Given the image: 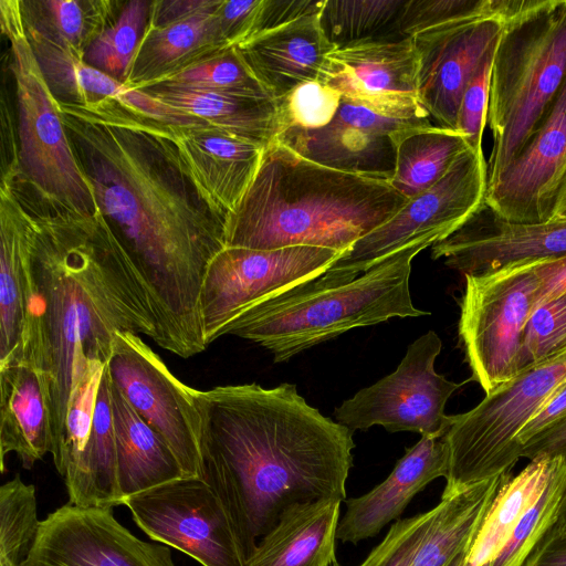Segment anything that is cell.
Returning <instances> with one entry per match:
<instances>
[{
	"mask_svg": "<svg viewBox=\"0 0 566 566\" xmlns=\"http://www.w3.org/2000/svg\"><path fill=\"white\" fill-rule=\"evenodd\" d=\"M59 103L98 210L147 296L156 344L189 358L207 348L200 291L224 221L196 191L167 125L119 103Z\"/></svg>",
	"mask_w": 566,
	"mask_h": 566,
	"instance_id": "6da1fadb",
	"label": "cell"
},
{
	"mask_svg": "<svg viewBox=\"0 0 566 566\" xmlns=\"http://www.w3.org/2000/svg\"><path fill=\"white\" fill-rule=\"evenodd\" d=\"M13 186L34 223L20 363L44 375L54 463L64 446L74 377L91 360L107 364L117 333L156 342L157 332L147 296L102 212H72L41 200L21 184Z\"/></svg>",
	"mask_w": 566,
	"mask_h": 566,
	"instance_id": "7a4b0ae2",
	"label": "cell"
},
{
	"mask_svg": "<svg viewBox=\"0 0 566 566\" xmlns=\"http://www.w3.org/2000/svg\"><path fill=\"white\" fill-rule=\"evenodd\" d=\"M202 479L235 524L247 556L290 506L346 497L353 431L292 384L193 389Z\"/></svg>",
	"mask_w": 566,
	"mask_h": 566,
	"instance_id": "3957f363",
	"label": "cell"
},
{
	"mask_svg": "<svg viewBox=\"0 0 566 566\" xmlns=\"http://www.w3.org/2000/svg\"><path fill=\"white\" fill-rule=\"evenodd\" d=\"M408 201L388 180L331 168L275 140L224 220L226 247L311 245L345 253Z\"/></svg>",
	"mask_w": 566,
	"mask_h": 566,
	"instance_id": "277c9868",
	"label": "cell"
},
{
	"mask_svg": "<svg viewBox=\"0 0 566 566\" xmlns=\"http://www.w3.org/2000/svg\"><path fill=\"white\" fill-rule=\"evenodd\" d=\"M428 247L417 243L402 249L350 281L323 272L250 306L219 337L254 342L281 363L356 327L428 315L415 307L409 287L411 261Z\"/></svg>",
	"mask_w": 566,
	"mask_h": 566,
	"instance_id": "5b68a950",
	"label": "cell"
},
{
	"mask_svg": "<svg viewBox=\"0 0 566 566\" xmlns=\"http://www.w3.org/2000/svg\"><path fill=\"white\" fill-rule=\"evenodd\" d=\"M566 80V0H520L504 20L491 74L488 186L515 160Z\"/></svg>",
	"mask_w": 566,
	"mask_h": 566,
	"instance_id": "8992f818",
	"label": "cell"
},
{
	"mask_svg": "<svg viewBox=\"0 0 566 566\" xmlns=\"http://www.w3.org/2000/svg\"><path fill=\"white\" fill-rule=\"evenodd\" d=\"M0 24L10 43L8 65L15 86L20 180L51 206L86 216L96 213L92 184L28 39L20 0L0 1Z\"/></svg>",
	"mask_w": 566,
	"mask_h": 566,
	"instance_id": "52a82bcc",
	"label": "cell"
},
{
	"mask_svg": "<svg viewBox=\"0 0 566 566\" xmlns=\"http://www.w3.org/2000/svg\"><path fill=\"white\" fill-rule=\"evenodd\" d=\"M565 382L566 357L523 370L473 409L450 416L443 434L449 471L442 495L512 473L522 458L521 431Z\"/></svg>",
	"mask_w": 566,
	"mask_h": 566,
	"instance_id": "ba28073f",
	"label": "cell"
},
{
	"mask_svg": "<svg viewBox=\"0 0 566 566\" xmlns=\"http://www.w3.org/2000/svg\"><path fill=\"white\" fill-rule=\"evenodd\" d=\"M542 261L464 275L459 337L472 371L470 379L485 395L521 374L523 334L537 305Z\"/></svg>",
	"mask_w": 566,
	"mask_h": 566,
	"instance_id": "9c48e42d",
	"label": "cell"
},
{
	"mask_svg": "<svg viewBox=\"0 0 566 566\" xmlns=\"http://www.w3.org/2000/svg\"><path fill=\"white\" fill-rule=\"evenodd\" d=\"M488 161L467 148L443 178L408 199L387 222L357 240L325 273L350 281L388 256L417 243H434L458 230L484 202Z\"/></svg>",
	"mask_w": 566,
	"mask_h": 566,
	"instance_id": "30bf717a",
	"label": "cell"
},
{
	"mask_svg": "<svg viewBox=\"0 0 566 566\" xmlns=\"http://www.w3.org/2000/svg\"><path fill=\"white\" fill-rule=\"evenodd\" d=\"M150 541L178 549L202 566H247L248 556L224 502L200 478H179L124 497Z\"/></svg>",
	"mask_w": 566,
	"mask_h": 566,
	"instance_id": "8fae6325",
	"label": "cell"
},
{
	"mask_svg": "<svg viewBox=\"0 0 566 566\" xmlns=\"http://www.w3.org/2000/svg\"><path fill=\"white\" fill-rule=\"evenodd\" d=\"M441 348L442 342L433 331L418 337L394 373L336 408L337 422L352 431L381 426L389 432L443 436L450 422L446 405L471 379L454 382L434 370Z\"/></svg>",
	"mask_w": 566,
	"mask_h": 566,
	"instance_id": "7c38bea8",
	"label": "cell"
},
{
	"mask_svg": "<svg viewBox=\"0 0 566 566\" xmlns=\"http://www.w3.org/2000/svg\"><path fill=\"white\" fill-rule=\"evenodd\" d=\"M343 253L295 245L275 250L224 247L210 261L200 291L206 344L250 306L325 272Z\"/></svg>",
	"mask_w": 566,
	"mask_h": 566,
	"instance_id": "4fadbf2b",
	"label": "cell"
},
{
	"mask_svg": "<svg viewBox=\"0 0 566 566\" xmlns=\"http://www.w3.org/2000/svg\"><path fill=\"white\" fill-rule=\"evenodd\" d=\"M417 104H368L342 96L332 122L318 129L289 128L277 138L295 153L343 171L390 180L398 136L431 124Z\"/></svg>",
	"mask_w": 566,
	"mask_h": 566,
	"instance_id": "5bb4252c",
	"label": "cell"
},
{
	"mask_svg": "<svg viewBox=\"0 0 566 566\" xmlns=\"http://www.w3.org/2000/svg\"><path fill=\"white\" fill-rule=\"evenodd\" d=\"M106 367L130 406L169 446L185 476L202 479L200 421L193 388L174 376L161 358L132 332L115 335Z\"/></svg>",
	"mask_w": 566,
	"mask_h": 566,
	"instance_id": "9a60e30c",
	"label": "cell"
},
{
	"mask_svg": "<svg viewBox=\"0 0 566 566\" xmlns=\"http://www.w3.org/2000/svg\"><path fill=\"white\" fill-rule=\"evenodd\" d=\"M20 566H177L170 547L143 541L109 507L70 503L41 521L34 545Z\"/></svg>",
	"mask_w": 566,
	"mask_h": 566,
	"instance_id": "2e32d148",
	"label": "cell"
},
{
	"mask_svg": "<svg viewBox=\"0 0 566 566\" xmlns=\"http://www.w3.org/2000/svg\"><path fill=\"white\" fill-rule=\"evenodd\" d=\"M503 28V19L472 17L411 36L418 56L417 96L438 126L457 129L463 92L483 61L495 52Z\"/></svg>",
	"mask_w": 566,
	"mask_h": 566,
	"instance_id": "e0dca14e",
	"label": "cell"
},
{
	"mask_svg": "<svg viewBox=\"0 0 566 566\" xmlns=\"http://www.w3.org/2000/svg\"><path fill=\"white\" fill-rule=\"evenodd\" d=\"M566 254V221L512 222L485 201L452 234L431 247L433 260L464 275Z\"/></svg>",
	"mask_w": 566,
	"mask_h": 566,
	"instance_id": "ac0fdd59",
	"label": "cell"
},
{
	"mask_svg": "<svg viewBox=\"0 0 566 566\" xmlns=\"http://www.w3.org/2000/svg\"><path fill=\"white\" fill-rule=\"evenodd\" d=\"M566 164V80L515 160L488 186L485 203L512 222H545Z\"/></svg>",
	"mask_w": 566,
	"mask_h": 566,
	"instance_id": "d6986e66",
	"label": "cell"
},
{
	"mask_svg": "<svg viewBox=\"0 0 566 566\" xmlns=\"http://www.w3.org/2000/svg\"><path fill=\"white\" fill-rule=\"evenodd\" d=\"M417 80L412 38H384L336 48L317 81L360 103L413 104Z\"/></svg>",
	"mask_w": 566,
	"mask_h": 566,
	"instance_id": "ffe728a7",
	"label": "cell"
},
{
	"mask_svg": "<svg viewBox=\"0 0 566 566\" xmlns=\"http://www.w3.org/2000/svg\"><path fill=\"white\" fill-rule=\"evenodd\" d=\"M167 128L196 191L224 221L251 185L264 147L209 124Z\"/></svg>",
	"mask_w": 566,
	"mask_h": 566,
	"instance_id": "44dd1931",
	"label": "cell"
},
{
	"mask_svg": "<svg viewBox=\"0 0 566 566\" xmlns=\"http://www.w3.org/2000/svg\"><path fill=\"white\" fill-rule=\"evenodd\" d=\"M449 452L443 436H421L398 460L391 473L373 490L345 501L336 539L357 544L398 521L409 502L430 482L447 478Z\"/></svg>",
	"mask_w": 566,
	"mask_h": 566,
	"instance_id": "7402d4cb",
	"label": "cell"
},
{
	"mask_svg": "<svg viewBox=\"0 0 566 566\" xmlns=\"http://www.w3.org/2000/svg\"><path fill=\"white\" fill-rule=\"evenodd\" d=\"M28 39L52 94L60 103L87 105L112 99L148 119L174 126L207 124L88 65L25 24Z\"/></svg>",
	"mask_w": 566,
	"mask_h": 566,
	"instance_id": "603a6c76",
	"label": "cell"
},
{
	"mask_svg": "<svg viewBox=\"0 0 566 566\" xmlns=\"http://www.w3.org/2000/svg\"><path fill=\"white\" fill-rule=\"evenodd\" d=\"M265 92L279 99L302 83L317 81L336 46L321 25V12L256 33L235 46Z\"/></svg>",
	"mask_w": 566,
	"mask_h": 566,
	"instance_id": "cb8c5ba5",
	"label": "cell"
},
{
	"mask_svg": "<svg viewBox=\"0 0 566 566\" xmlns=\"http://www.w3.org/2000/svg\"><path fill=\"white\" fill-rule=\"evenodd\" d=\"M33 218L10 178L0 184V367L21 361L27 324V255Z\"/></svg>",
	"mask_w": 566,
	"mask_h": 566,
	"instance_id": "d4e9b609",
	"label": "cell"
},
{
	"mask_svg": "<svg viewBox=\"0 0 566 566\" xmlns=\"http://www.w3.org/2000/svg\"><path fill=\"white\" fill-rule=\"evenodd\" d=\"M49 392L44 375L29 363L0 367V470L15 453L27 470L51 453Z\"/></svg>",
	"mask_w": 566,
	"mask_h": 566,
	"instance_id": "484cf974",
	"label": "cell"
},
{
	"mask_svg": "<svg viewBox=\"0 0 566 566\" xmlns=\"http://www.w3.org/2000/svg\"><path fill=\"white\" fill-rule=\"evenodd\" d=\"M342 502L318 499L287 507L258 541L247 566H338L335 541Z\"/></svg>",
	"mask_w": 566,
	"mask_h": 566,
	"instance_id": "4316f807",
	"label": "cell"
},
{
	"mask_svg": "<svg viewBox=\"0 0 566 566\" xmlns=\"http://www.w3.org/2000/svg\"><path fill=\"white\" fill-rule=\"evenodd\" d=\"M111 405L120 501L166 482L186 478L166 441L137 413L112 379Z\"/></svg>",
	"mask_w": 566,
	"mask_h": 566,
	"instance_id": "83f0119b",
	"label": "cell"
},
{
	"mask_svg": "<svg viewBox=\"0 0 566 566\" xmlns=\"http://www.w3.org/2000/svg\"><path fill=\"white\" fill-rule=\"evenodd\" d=\"M217 11L161 27L147 23L126 85L140 90L211 53L232 48L224 40Z\"/></svg>",
	"mask_w": 566,
	"mask_h": 566,
	"instance_id": "f1b7e54d",
	"label": "cell"
},
{
	"mask_svg": "<svg viewBox=\"0 0 566 566\" xmlns=\"http://www.w3.org/2000/svg\"><path fill=\"white\" fill-rule=\"evenodd\" d=\"M151 97L219 129L262 147L277 140L281 128L276 99L155 85L140 88Z\"/></svg>",
	"mask_w": 566,
	"mask_h": 566,
	"instance_id": "f546056e",
	"label": "cell"
},
{
	"mask_svg": "<svg viewBox=\"0 0 566 566\" xmlns=\"http://www.w3.org/2000/svg\"><path fill=\"white\" fill-rule=\"evenodd\" d=\"M512 473L441 495L427 532L407 566H448L472 542L499 489Z\"/></svg>",
	"mask_w": 566,
	"mask_h": 566,
	"instance_id": "4dcf8cb0",
	"label": "cell"
},
{
	"mask_svg": "<svg viewBox=\"0 0 566 566\" xmlns=\"http://www.w3.org/2000/svg\"><path fill=\"white\" fill-rule=\"evenodd\" d=\"M559 457L537 455L499 489L461 566H485L506 546L523 516L542 496Z\"/></svg>",
	"mask_w": 566,
	"mask_h": 566,
	"instance_id": "1f68e13d",
	"label": "cell"
},
{
	"mask_svg": "<svg viewBox=\"0 0 566 566\" xmlns=\"http://www.w3.org/2000/svg\"><path fill=\"white\" fill-rule=\"evenodd\" d=\"M105 366L102 361L91 360L86 369L74 378L67 406L64 446L54 462L65 483L67 503L76 506L97 507L88 473L87 448Z\"/></svg>",
	"mask_w": 566,
	"mask_h": 566,
	"instance_id": "d6a6232c",
	"label": "cell"
},
{
	"mask_svg": "<svg viewBox=\"0 0 566 566\" xmlns=\"http://www.w3.org/2000/svg\"><path fill=\"white\" fill-rule=\"evenodd\" d=\"M469 147L457 129L432 123L407 129L397 138L396 166L389 182L410 199L440 181Z\"/></svg>",
	"mask_w": 566,
	"mask_h": 566,
	"instance_id": "836d02e7",
	"label": "cell"
},
{
	"mask_svg": "<svg viewBox=\"0 0 566 566\" xmlns=\"http://www.w3.org/2000/svg\"><path fill=\"white\" fill-rule=\"evenodd\" d=\"M24 22L55 44L84 56L86 49L116 19L118 1L20 0Z\"/></svg>",
	"mask_w": 566,
	"mask_h": 566,
	"instance_id": "e575fe53",
	"label": "cell"
},
{
	"mask_svg": "<svg viewBox=\"0 0 566 566\" xmlns=\"http://www.w3.org/2000/svg\"><path fill=\"white\" fill-rule=\"evenodd\" d=\"M406 0H325L321 25L336 46L355 42L405 38L398 21Z\"/></svg>",
	"mask_w": 566,
	"mask_h": 566,
	"instance_id": "d590c367",
	"label": "cell"
},
{
	"mask_svg": "<svg viewBox=\"0 0 566 566\" xmlns=\"http://www.w3.org/2000/svg\"><path fill=\"white\" fill-rule=\"evenodd\" d=\"M150 4L148 0L125 2L116 19L86 49L84 61L126 84L148 22Z\"/></svg>",
	"mask_w": 566,
	"mask_h": 566,
	"instance_id": "8d00e7d4",
	"label": "cell"
},
{
	"mask_svg": "<svg viewBox=\"0 0 566 566\" xmlns=\"http://www.w3.org/2000/svg\"><path fill=\"white\" fill-rule=\"evenodd\" d=\"M155 85L270 96L254 77L235 46L211 53L148 86Z\"/></svg>",
	"mask_w": 566,
	"mask_h": 566,
	"instance_id": "74e56055",
	"label": "cell"
},
{
	"mask_svg": "<svg viewBox=\"0 0 566 566\" xmlns=\"http://www.w3.org/2000/svg\"><path fill=\"white\" fill-rule=\"evenodd\" d=\"M41 521L35 486L15 475L0 488V566H20L30 554Z\"/></svg>",
	"mask_w": 566,
	"mask_h": 566,
	"instance_id": "f35d334b",
	"label": "cell"
},
{
	"mask_svg": "<svg viewBox=\"0 0 566 566\" xmlns=\"http://www.w3.org/2000/svg\"><path fill=\"white\" fill-rule=\"evenodd\" d=\"M566 494V459L559 457L537 503L523 516L511 539L485 566H524L541 541L558 521Z\"/></svg>",
	"mask_w": 566,
	"mask_h": 566,
	"instance_id": "ab89813d",
	"label": "cell"
},
{
	"mask_svg": "<svg viewBox=\"0 0 566 566\" xmlns=\"http://www.w3.org/2000/svg\"><path fill=\"white\" fill-rule=\"evenodd\" d=\"M87 465L97 507L120 505L116 480L115 439L111 405V377L105 366L87 448Z\"/></svg>",
	"mask_w": 566,
	"mask_h": 566,
	"instance_id": "60d3db41",
	"label": "cell"
},
{
	"mask_svg": "<svg viewBox=\"0 0 566 566\" xmlns=\"http://www.w3.org/2000/svg\"><path fill=\"white\" fill-rule=\"evenodd\" d=\"M518 0H406L398 33L411 38L418 32L453 20L489 17L505 20Z\"/></svg>",
	"mask_w": 566,
	"mask_h": 566,
	"instance_id": "b9f144b4",
	"label": "cell"
},
{
	"mask_svg": "<svg viewBox=\"0 0 566 566\" xmlns=\"http://www.w3.org/2000/svg\"><path fill=\"white\" fill-rule=\"evenodd\" d=\"M566 357V293L537 306L523 334L521 373Z\"/></svg>",
	"mask_w": 566,
	"mask_h": 566,
	"instance_id": "7bdbcfd3",
	"label": "cell"
},
{
	"mask_svg": "<svg viewBox=\"0 0 566 566\" xmlns=\"http://www.w3.org/2000/svg\"><path fill=\"white\" fill-rule=\"evenodd\" d=\"M340 101L338 91L318 81L300 84L276 99L281 134L289 128L318 129L327 126Z\"/></svg>",
	"mask_w": 566,
	"mask_h": 566,
	"instance_id": "ee69618b",
	"label": "cell"
},
{
	"mask_svg": "<svg viewBox=\"0 0 566 566\" xmlns=\"http://www.w3.org/2000/svg\"><path fill=\"white\" fill-rule=\"evenodd\" d=\"M494 53L489 55L467 85L458 112L457 129L469 146L482 149V136L488 122L490 86Z\"/></svg>",
	"mask_w": 566,
	"mask_h": 566,
	"instance_id": "f6af8a7d",
	"label": "cell"
},
{
	"mask_svg": "<svg viewBox=\"0 0 566 566\" xmlns=\"http://www.w3.org/2000/svg\"><path fill=\"white\" fill-rule=\"evenodd\" d=\"M263 0H222L217 14L229 46H237L254 31Z\"/></svg>",
	"mask_w": 566,
	"mask_h": 566,
	"instance_id": "bcb514c9",
	"label": "cell"
},
{
	"mask_svg": "<svg viewBox=\"0 0 566 566\" xmlns=\"http://www.w3.org/2000/svg\"><path fill=\"white\" fill-rule=\"evenodd\" d=\"M324 4L325 0H263L252 35L308 14L319 13Z\"/></svg>",
	"mask_w": 566,
	"mask_h": 566,
	"instance_id": "7dc6e473",
	"label": "cell"
},
{
	"mask_svg": "<svg viewBox=\"0 0 566 566\" xmlns=\"http://www.w3.org/2000/svg\"><path fill=\"white\" fill-rule=\"evenodd\" d=\"M222 0H155L151 1L148 24L161 27L190 19L201 13L216 12Z\"/></svg>",
	"mask_w": 566,
	"mask_h": 566,
	"instance_id": "c3c4849f",
	"label": "cell"
},
{
	"mask_svg": "<svg viewBox=\"0 0 566 566\" xmlns=\"http://www.w3.org/2000/svg\"><path fill=\"white\" fill-rule=\"evenodd\" d=\"M564 420H566V382L549 398L521 431L517 440L522 450L528 441Z\"/></svg>",
	"mask_w": 566,
	"mask_h": 566,
	"instance_id": "681fc988",
	"label": "cell"
},
{
	"mask_svg": "<svg viewBox=\"0 0 566 566\" xmlns=\"http://www.w3.org/2000/svg\"><path fill=\"white\" fill-rule=\"evenodd\" d=\"M524 566H566V527L555 524Z\"/></svg>",
	"mask_w": 566,
	"mask_h": 566,
	"instance_id": "f907efd6",
	"label": "cell"
},
{
	"mask_svg": "<svg viewBox=\"0 0 566 566\" xmlns=\"http://www.w3.org/2000/svg\"><path fill=\"white\" fill-rule=\"evenodd\" d=\"M423 516L424 513H419L412 517L396 521V523L390 526L384 539L371 549L359 566H382L390 554Z\"/></svg>",
	"mask_w": 566,
	"mask_h": 566,
	"instance_id": "816d5d0a",
	"label": "cell"
},
{
	"mask_svg": "<svg viewBox=\"0 0 566 566\" xmlns=\"http://www.w3.org/2000/svg\"><path fill=\"white\" fill-rule=\"evenodd\" d=\"M545 454L566 459V420L528 441L522 450V458L528 460Z\"/></svg>",
	"mask_w": 566,
	"mask_h": 566,
	"instance_id": "f5cc1de1",
	"label": "cell"
},
{
	"mask_svg": "<svg viewBox=\"0 0 566 566\" xmlns=\"http://www.w3.org/2000/svg\"><path fill=\"white\" fill-rule=\"evenodd\" d=\"M539 274L542 287L536 307L566 293V254L543 260L539 265Z\"/></svg>",
	"mask_w": 566,
	"mask_h": 566,
	"instance_id": "db71d44e",
	"label": "cell"
},
{
	"mask_svg": "<svg viewBox=\"0 0 566 566\" xmlns=\"http://www.w3.org/2000/svg\"><path fill=\"white\" fill-rule=\"evenodd\" d=\"M434 513L436 506L424 512L423 518L408 533L382 566H407L421 543Z\"/></svg>",
	"mask_w": 566,
	"mask_h": 566,
	"instance_id": "11a10c76",
	"label": "cell"
},
{
	"mask_svg": "<svg viewBox=\"0 0 566 566\" xmlns=\"http://www.w3.org/2000/svg\"><path fill=\"white\" fill-rule=\"evenodd\" d=\"M548 220L566 221V164L553 193Z\"/></svg>",
	"mask_w": 566,
	"mask_h": 566,
	"instance_id": "9f6ffc18",
	"label": "cell"
},
{
	"mask_svg": "<svg viewBox=\"0 0 566 566\" xmlns=\"http://www.w3.org/2000/svg\"><path fill=\"white\" fill-rule=\"evenodd\" d=\"M556 524L560 525V526H566V494L563 500L560 514H559V517H558V521L556 522Z\"/></svg>",
	"mask_w": 566,
	"mask_h": 566,
	"instance_id": "6f0895ef",
	"label": "cell"
},
{
	"mask_svg": "<svg viewBox=\"0 0 566 566\" xmlns=\"http://www.w3.org/2000/svg\"><path fill=\"white\" fill-rule=\"evenodd\" d=\"M464 553L465 551L458 555L448 566H461Z\"/></svg>",
	"mask_w": 566,
	"mask_h": 566,
	"instance_id": "680465c9",
	"label": "cell"
}]
</instances>
